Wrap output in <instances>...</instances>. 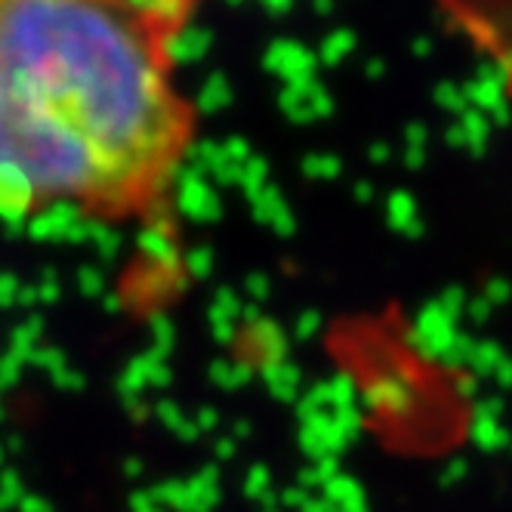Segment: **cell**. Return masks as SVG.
Masks as SVG:
<instances>
[{
  "instance_id": "cell-1",
  "label": "cell",
  "mask_w": 512,
  "mask_h": 512,
  "mask_svg": "<svg viewBox=\"0 0 512 512\" xmlns=\"http://www.w3.org/2000/svg\"><path fill=\"white\" fill-rule=\"evenodd\" d=\"M189 0H0V223L158 219L195 142L170 34Z\"/></svg>"
}]
</instances>
